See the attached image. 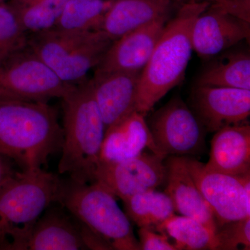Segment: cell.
I'll return each instance as SVG.
<instances>
[{"label":"cell","mask_w":250,"mask_h":250,"mask_svg":"<svg viewBox=\"0 0 250 250\" xmlns=\"http://www.w3.org/2000/svg\"><path fill=\"white\" fill-rule=\"evenodd\" d=\"M62 182L42 168L30 169L0 188V250H25L37 220L58 202Z\"/></svg>","instance_id":"4"},{"label":"cell","mask_w":250,"mask_h":250,"mask_svg":"<svg viewBox=\"0 0 250 250\" xmlns=\"http://www.w3.org/2000/svg\"><path fill=\"white\" fill-rule=\"evenodd\" d=\"M147 125L156 148L166 157L197 155L205 148L206 130L179 97L156 111Z\"/></svg>","instance_id":"9"},{"label":"cell","mask_w":250,"mask_h":250,"mask_svg":"<svg viewBox=\"0 0 250 250\" xmlns=\"http://www.w3.org/2000/svg\"><path fill=\"white\" fill-rule=\"evenodd\" d=\"M172 0H113L98 30L114 41L158 18L170 16Z\"/></svg>","instance_id":"18"},{"label":"cell","mask_w":250,"mask_h":250,"mask_svg":"<svg viewBox=\"0 0 250 250\" xmlns=\"http://www.w3.org/2000/svg\"><path fill=\"white\" fill-rule=\"evenodd\" d=\"M0 1H1V0H0Z\"/></svg>","instance_id":"31"},{"label":"cell","mask_w":250,"mask_h":250,"mask_svg":"<svg viewBox=\"0 0 250 250\" xmlns=\"http://www.w3.org/2000/svg\"><path fill=\"white\" fill-rule=\"evenodd\" d=\"M113 0H67L53 28L82 31L99 29Z\"/></svg>","instance_id":"24"},{"label":"cell","mask_w":250,"mask_h":250,"mask_svg":"<svg viewBox=\"0 0 250 250\" xmlns=\"http://www.w3.org/2000/svg\"><path fill=\"white\" fill-rule=\"evenodd\" d=\"M169 17L170 16L158 18L113 41L95 67L94 75L119 71H143Z\"/></svg>","instance_id":"13"},{"label":"cell","mask_w":250,"mask_h":250,"mask_svg":"<svg viewBox=\"0 0 250 250\" xmlns=\"http://www.w3.org/2000/svg\"><path fill=\"white\" fill-rule=\"evenodd\" d=\"M210 4L190 0L182 5L175 17L167 21L138 87L136 111L146 115L183 80L192 49V28L196 18Z\"/></svg>","instance_id":"2"},{"label":"cell","mask_w":250,"mask_h":250,"mask_svg":"<svg viewBox=\"0 0 250 250\" xmlns=\"http://www.w3.org/2000/svg\"><path fill=\"white\" fill-rule=\"evenodd\" d=\"M206 1L250 22V0H196Z\"/></svg>","instance_id":"28"},{"label":"cell","mask_w":250,"mask_h":250,"mask_svg":"<svg viewBox=\"0 0 250 250\" xmlns=\"http://www.w3.org/2000/svg\"><path fill=\"white\" fill-rule=\"evenodd\" d=\"M250 37L249 21L210 5L194 22L192 49L201 58H210Z\"/></svg>","instance_id":"12"},{"label":"cell","mask_w":250,"mask_h":250,"mask_svg":"<svg viewBox=\"0 0 250 250\" xmlns=\"http://www.w3.org/2000/svg\"><path fill=\"white\" fill-rule=\"evenodd\" d=\"M250 90V56L243 51L224 54L202 72L197 84Z\"/></svg>","instance_id":"20"},{"label":"cell","mask_w":250,"mask_h":250,"mask_svg":"<svg viewBox=\"0 0 250 250\" xmlns=\"http://www.w3.org/2000/svg\"><path fill=\"white\" fill-rule=\"evenodd\" d=\"M62 101L63 141L59 174H68L79 183H92L100 163L106 128L94 98L91 80L81 82Z\"/></svg>","instance_id":"3"},{"label":"cell","mask_w":250,"mask_h":250,"mask_svg":"<svg viewBox=\"0 0 250 250\" xmlns=\"http://www.w3.org/2000/svg\"><path fill=\"white\" fill-rule=\"evenodd\" d=\"M205 168L211 172L243 176L250 173V125L248 122L225 126L210 141Z\"/></svg>","instance_id":"16"},{"label":"cell","mask_w":250,"mask_h":250,"mask_svg":"<svg viewBox=\"0 0 250 250\" xmlns=\"http://www.w3.org/2000/svg\"><path fill=\"white\" fill-rule=\"evenodd\" d=\"M11 159L0 154V188L17 175L21 170H16Z\"/></svg>","instance_id":"29"},{"label":"cell","mask_w":250,"mask_h":250,"mask_svg":"<svg viewBox=\"0 0 250 250\" xmlns=\"http://www.w3.org/2000/svg\"><path fill=\"white\" fill-rule=\"evenodd\" d=\"M0 99H3L2 92H1V88H0Z\"/></svg>","instance_id":"30"},{"label":"cell","mask_w":250,"mask_h":250,"mask_svg":"<svg viewBox=\"0 0 250 250\" xmlns=\"http://www.w3.org/2000/svg\"><path fill=\"white\" fill-rule=\"evenodd\" d=\"M62 141L57 112L45 102L0 99V154L21 170L42 168Z\"/></svg>","instance_id":"1"},{"label":"cell","mask_w":250,"mask_h":250,"mask_svg":"<svg viewBox=\"0 0 250 250\" xmlns=\"http://www.w3.org/2000/svg\"><path fill=\"white\" fill-rule=\"evenodd\" d=\"M75 86L61 80L29 46L0 65V88L4 100L46 102L62 99Z\"/></svg>","instance_id":"7"},{"label":"cell","mask_w":250,"mask_h":250,"mask_svg":"<svg viewBox=\"0 0 250 250\" xmlns=\"http://www.w3.org/2000/svg\"><path fill=\"white\" fill-rule=\"evenodd\" d=\"M139 244L143 250H177L165 233L154 231L152 228H140Z\"/></svg>","instance_id":"27"},{"label":"cell","mask_w":250,"mask_h":250,"mask_svg":"<svg viewBox=\"0 0 250 250\" xmlns=\"http://www.w3.org/2000/svg\"><path fill=\"white\" fill-rule=\"evenodd\" d=\"M123 202L128 218L139 228H156L175 211L170 197L156 189L139 192Z\"/></svg>","instance_id":"21"},{"label":"cell","mask_w":250,"mask_h":250,"mask_svg":"<svg viewBox=\"0 0 250 250\" xmlns=\"http://www.w3.org/2000/svg\"><path fill=\"white\" fill-rule=\"evenodd\" d=\"M142 71H119L94 75L93 96L106 129L136 111Z\"/></svg>","instance_id":"14"},{"label":"cell","mask_w":250,"mask_h":250,"mask_svg":"<svg viewBox=\"0 0 250 250\" xmlns=\"http://www.w3.org/2000/svg\"><path fill=\"white\" fill-rule=\"evenodd\" d=\"M185 161L218 227L250 217V173L236 176L211 172L190 156H185Z\"/></svg>","instance_id":"8"},{"label":"cell","mask_w":250,"mask_h":250,"mask_svg":"<svg viewBox=\"0 0 250 250\" xmlns=\"http://www.w3.org/2000/svg\"><path fill=\"white\" fill-rule=\"evenodd\" d=\"M215 237L218 250H250V217L218 227Z\"/></svg>","instance_id":"26"},{"label":"cell","mask_w":250,"mask_h":250,"mask_svg":"<svg viewBox=\"0 0 250 250\" xmlns=\"http://www.w3.org/2000/svg\"><path fill=\"white\" fill-rule=\"evenodd\" d=\"M165 165V192L173 202L174 209L200 222L215 236L216 221L189 172L185 156H167Z\"/></svg>","instance_id":"15"},{"label":"cell","mask_w":250,"mask_h":250,"mask_svg":"<svg viewBox=\"0 0 250 250\" xmlns=\"http://www.w3.org/2000/svg\"><path fill=\"white\" fill-rule=\"evenodd\" d=\"M190 100L192 112L208 132L246 123L250 117V90L197 85Z\"/></svg>","instance_id":"11"},{"label":"cell","mask_w":250,"mask_h":250,"mask_svg":"<svg viewBox=\"0 0 250 250\" xmlns=\"http://www.w3.org/2000/svg\"><path fill=\"white\" fill-rule=\"evenodd\" d=\"M173 238L177 250H218L216 237L201 223L175 214L155 228Z\"/></svg>","instance_id":"22"},{"label":"cell","mask_w":250,"mask_h":250,"mask_svg":"<svg viewBox=\"0 0 250 250\" xmlns=\"http://www.w3.org/2000/svg\"><path fill=\"white\" fill-rule=\"evenodd\" d=\"M86 250L80 225L62 210L49 209L34 225L25 250Z\"/></svg>","instance_id":"19"},{"label":"cell","mask_w":250,"mask_h":250,"mask_svg":"<svg viewBox=\"0 0 250 250\" xmlns=\"http://www.w3.org/2000/svg\"><path fill=\"white\" fill-rule=\"evenodd\" d=\"M27 32L6 4L0 3V65L28 46Z\"/></svg>","instance_id":"25"},{"label":"cell","mask_w":250,"mask_h":250,"mask_svg":"<svg viewBox=\"0 0 250 250\" xmlns=\"http://www.w3.org/2000/svg\"><path fill=\"white\" fill-rule=\"evenodd\" d=\"M67 0H10L6 4L26 32L52 29Z\"/></svg>","instance_id":"23"},{"label":"cell","mask_w":250,"mask_h":250,"mask_svg":"<svg viewBox=\"0 0 250 250\" xmlns=\"http://www.w3.org/2000/svg\"><path fill=\"white\" fill-rule=\"evenodd\" d=\"M58 202L113 250H141L129 218L103 184L63 181Z\"/></svg>","instance_id":"5"},{"label":"cell","mask_w":250,"mask_h":250,"mask_svg":"<svg viewBox=\"0 0 250 250\" xmlns=\"http://www.w3.org/2000/svg\"><path fill=\"white\" fill-rule=\"evenodd\" d=\"M165 156L150 151L116 161L100 162L94 182L103 184L123 202L139 193L156 189L165 183Z\"/></svg>","instance_id":"10"},{"label":"cell","mask_w":250,"mask_h":250,"mask_svg":"<svg viewBox=\"0 0 250 250\" xmlns=\"http://www.w3.org/2000/svg\"><path fill=\"white\" fill-rule=\"evenodd\" d=\"M145 118L134 111L107 128L102 145L100 162H116L131 159L144 152L146 148L162 155L153 141Z\"/></svg>","instance_id":"17"},{"label":"cell","mask_w":250,"mask_h":250,"mask_svg":"<svg viewBox=\"0 0 250 250\" xmlns=\"http://www.w3.org/2000/svg\"><path fill=\"white\" fill-rule=\"evenodd\" d=\"M113 41L101 30L70 31L52 28L34 33L28 46L66 83L85 80Z\"/></svg>","instance_id":"6"}]
</instances>
